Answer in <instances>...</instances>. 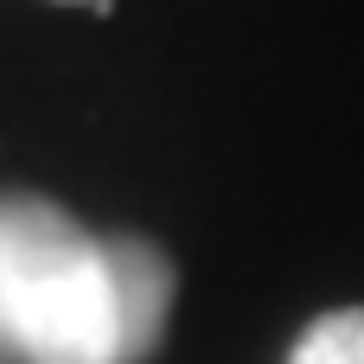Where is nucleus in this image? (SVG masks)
Listing matches in <instances>:
<instances>
[{"instance_id": "obj_1", "label": "nucleus", "mask_w": 364, "mask_h": 364, "mask_svg": "<svg viewBox=\"0 0 364 364\" xmlns=\"http://www.w3.org/2000/svg\"><path fill=\"white\" fill-rule=\"evenodd\" d=\"M0 352L26 364H122L109 243L32 192L0 198Z\"/></svg>"}, {"instance_id": "obj_2", "label": "nucleus", "mask_w": 364, "mask_h": 364, "mask_svg": "<svg viewBox=\"0 0 364 364\" xmlns=\"http://www.w3.org/2000/svg\"><path fill=\"white\" fill-rule=\"evenodd\" d=\"M102 243H109V282H115L122 364H147L173 314V262L147 237H102Z\"/></svg>"}, {"instance_id": "obj_3", "label": "nucleus", "mask_w": 364, "mask_h": 364, "mask_svg": "<svg viewBox=\"0 0 364 364\" xmlns=\"http://www.w3.org/2000/svg\"><path fill=\"white\" fill-rule=\"evenodd\" d=\"M288 364H364V307H333L320 314L301 339Z\"/></svg>"}, {"instance_id": "obj_4", "label": "nucleus", "mask_w": 364, "mask_h": 364, "mask_svg": "<svg viewBox=\"0 0 364 364\" xmlns=\"http://www.w3.org/2000/svg\"><path fill=\"white\" fill-rule=\"evenodd\" d=\"M58 6H90V13H109L115 0H58Z\"/></svg>"}]
</instances>
